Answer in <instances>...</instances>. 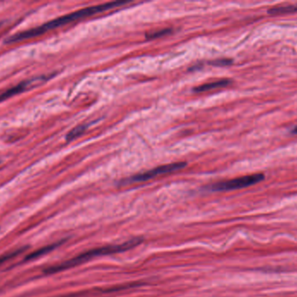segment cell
Masks as SVG:
<instances>
[{
  "mask_svg": "<svg viewBox=\"0 0 297 297\" xmlns=\"http://www.w3.org/2000/svg\"><path fill=\"white\" fill-rule=\"evenodd\" d=\"M142 242H143L142 238H134V239H131V240L121 243V244H115V245L113 244V245L100 247V248H97V249H90L88 251L82 253L80 255H77L70 260L63 261L61 263L52 265L50 267H45L44 269V273L45 275L60 273V272H62L65 270H68L72 267L88 262L92 259L125 252L127 250L136 248Z\"/></svg>",
  "mask_w": 297,
  "mask_h": 297,
  "instance_id": "2",
  "label": "cell"
},
{
  "mask_svg": "<svg viewBox=\"0 0 297 297\" xmlns=\"http://www.w3.org/2000/svg\"><path fill=\"white\" fill-rule=\"evenodd\" d=\"M231 83L230 79H220V80L211 82L208 84L201 85L199 87H196L194 88L193 91L195 93H203V92H208V91L221 88V87H227Z\"/></svg>",
  "mask_w": 297,
  "mask_h": 297,
  "instance_id": "7",
  "label": "cell"
},
{
  "mask_svg": "<svg viewBox=\"0 0 297 297\" xmlns=\"http://www.w3.org/2000/svg\"><path fill=\"white\" fill-rule=\"evenodd\" d=\"M292 133H294V134H297V126L294 127V129L292 130Z\"/></svg>",
  "mask_w": 297,
  "mask_h": 297,
  "instance_id": "13",
  "label": "cell"
},
{
  "mask_svg": "<svg viewBox=\"0 0 297 297\" xmlns=\"http://www.w3.org/2000/svg\"><path fill=\"white\" fill-rule=\"evenodd\" d=\"M172 31L170 30V29H164V30L158 31V32H154V33H148V34H146V38L148 39H158L161 37L168 35Z\"/></svg>",
  "mask_w": 297,
  "mask_h": 297,
  "instance_id": "11",
  "label": "cell"
},
{
  "mask_svg": "<svg viewBox=\"0 0 297 297\" xmlns=\"http://www.w3.org/2000/svg\"><path fill=\"white\" fill-rule=\"evenodd\" d=\"M30 84L31 81H24V82H22V83L17 85L15 87L10 88L6 92L0 93V102H2L6 99H8L11 97L14 96V95H17L18 93H23Z\"/></svg>",
  "mask_w": 297,
  "mask_h": 297,
  "instance_id": "6",
  "label": "cell"
},
{
  "mask_svg": "<svg viewBox=\"0 0 297 297\" xmlns=\"http://www.w3.org/2000/svg\"><path fill=\"white\" fill-rule=\"evenodd\" d=\"M25 250H26V247L20 248V249H16V250H12V251L9 253H6V254L2 255V256H0V265L4 264L6 261L15 258L18 255L23 254Z\"/></svg>",
  "mask_w": 297,
  "mask_h": 297,
  "instance_id": "9",
  "label": "cell"
},
{
  "mask_svg": "<svg viewBox=\"0 0 297 297\" xmlns=\"http://www.w3.org/2000/svg\"><path fill=\"white\" fill-rule=\"evenodd\" d=\"M66 240H62L60 241H57V242L52 243V244H50V245H47V246L44 247V248H41V249H37L36 251L34 252L31 253L29 255H27L26 257L24 258V261H32L33 259H37L40 257V256H43V255H46L48 253L51 252L53 251L55 249L60 248L63 243L65 242Z\"/></svg>",
  "mask_w": 297,
  "mask_h": 297,
  "instance_id": "5",
  "label": "cell"
},
{
  "mask_svg": "<svg viewBox=\"0 0 297 297\" xmlns=\"http://www.w3.org/2000/svg\"><path fill=\"white\" fill-rule=\"evenodd\" d=\"M88 128V125H82V126H77L66 135V141H74L75 139L79 137L80 135L83 134L84 131Z\"/></svg>",
  "mask_w": 297,
  "mask_h": 297,
  "instance_id": "10",
  "label": "cell"
},
{
  "mask_svg": "<svg viewBox=\"0 0 297 297\" xmlns=\"http://www.w3.org/2000/svg\"><path fill=\"white\" fill-rule=\"evenodd\" d=\"M187 165L186 162H175L171 164H166V165L160 166L158 168H153L150 171L144 172L142 174H138L134 175L132 177L126 179L124 181V183H136V182H143L146 180H152L153 178L159 176L161 174H169L172 172L177 171L180 169L185 168Z\"/></svg>",
  "mask_w": 297,
  "mask_h": 297,
  "instance_id": "4",
  "label": "cell"
},
{
  "mask_svg": "<svg viewBox=\"0 0 297 297\" xmlns=\"http://www.w3.org/2000/svg\"><path fill=\"white\" fill-rule=\"evenodd\" d=\"M297 12V5L295 6H284V7H275L269 10L268 12L271 15H277V14H284V13H292Z\"/></svg>",
  "mask_w": 297,
  "mask_h": 297,
  "instance_id": "8",
  "label": "cell"
},
{
  "mask_svg": "<svg viewBox=\"0 0 297 297\" xmlns=\"http://www.w3.org/2000/svg\"><path fill=\"white\" fill-rule=\"evenodd\" d=\"M211 65H214V66H229V65H231L232 60H228V59H222V60H214L211 62Z\"/></svg>",
  "mask_w": 297,
  "mask_h": 297,
  "instance_id": "12",
  "label": "cell"
},
{
  "mask_svg": "<svg viewBox=\"0 0 297 297\" xmlns=\"http://www.w3.org/2000/svg\"><path fill=\"white\" fill-rule=\"evenodd\" d=\"M128 4L127 1H117V2H110V3L104 4V5H99V6H91L88 8L79 10L77 12H72L67 15L63 16L60 18L53 19L51 21L42 24L40 26L33 28L30 30L24 31L22 33H16L14 35L10 37L8 39H6V43H17L19 41H23L25 39H32L34 37H38L41 35L43 33H46L48 31L53 30L57 27L63 26L69 23L76 21L81 18H87L90 16L95 15L99 12H105L108 10L116 8L119 6H124Z\"/></svg>",
  "mask_w": 297,
  "mask_h": 297,
  "instance_id": "1",
  "label": "cell"
},
{
  "mask_svg": "<svg viewBox=\"0 0 297 297\" xmlns=\"http://www.w3.org/2000/svg\"><path fill=\"white\" fill-rule=\"evenodd\" d=\"M264 174H255L246 175L243 177L235 178L233 180L220 181L217 183L212 184L210 186L211 191L221 192V191H231L236 189L245 188L248 186H253L264 180Z\"/></svg>",
  "mask_w": 297,
  "mask_h": 297,
  "instance_id": "3",
  "label": "cell"
}]
</instances>
